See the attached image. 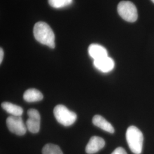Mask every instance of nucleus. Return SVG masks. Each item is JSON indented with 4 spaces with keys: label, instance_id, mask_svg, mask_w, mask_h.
<instances>
[{
    "label": "nucleus",
    "instance_id": "11",
    "mask_svg": "<svg viewBox=\"0 0 154 154\" xmlns=\"http://www.w3.org/2000/svg\"><path fill=\"white\" fill-rule=\"evenodd\" d=\"M43 98V94L35 88H29L23 94V99L28 102L40 101Z\"/></svg>",
    "mask_w": 154,
    "mask_h": 154
},
{
    "label": "nucleus",
    "instance_id": "3",
    "mask_svg": "<svg viewBox=\"0 0 154 154\" xmlns=\"http://www.w3.org/2000/svg\"><path fill=\"white\" fill-rule=\"evenodd\" d=\"M53 112L56 120L64 126H70L77 120V114L64 105L56 106Z\"/></svg>",
    "mask_w": 154,
    "mask_h": 154
},
{
    "label": "nucleus",
    "instance_id": "9",
    "mask_svg": "<svg viewBox=\"0 0 154 154\" xmlns=\"http://www.w3.org/2000/svg\"><path fill=\"white\" fill-rule=\"evenodd\" d=\"M89 55L94 60H99L108 56V52L103 46L99 44H91L88 47Z\"/></svg>",
    "mask_w": 154,
    "mask_h": 154
},
{
    "label": "nucleus",
    "instance_id": "4",
    "mask_svg": "<svg viewBox=\"0 0 154 154\" xmlns=\"http://www.w3.org/2000/svg\"><path fill=\"white\" fill-rule=\"evenodd\" d=\"M119 16L127 22H135L138 19V11L135 5L130 1H123L118 5Z\"/></svg>",
    "mask_w": 154,
    "mask_h": 154
},
{
    "label": "nucleus",
    "instance_id": "15",
    "mask_svg": "<svg viewBox=\"0 0 154 154\" xmlns=\"http://www.w3.org/2000/svg\"><path fill=\"white\" fill-rule=\"evenodd\" d=\"M111 154H127L125 149L122 147H118L112 152Z\"/></svg>",
    "mask_w": 154,
    "mask_h": 154
},
{
    "label": "nucleus",
    "instance_id": "17",
    "mask_svg": "<svg viewBox=\"0 0 154 154\" xmlns=\"http://www.w3.org/2000/svg\"><path fill=\"white\" fill-rule=\"evenodd\" d=\"M151 1H152V2L154 3V0H151Z\"/></svg>",
    "mask_w": 154,
    "mask_h": 154
},
{
    "label": "nucleus",
    "instance_id": "6",
    "mask_svg": "<svg viewBox=\"0 0 154 154\" xmlns=\"http://www.w3.org/2000/svg\"><path fill=\"white\" fill-rule=\"evenodd\" d=\"M28 116L29 118L26 122L27 129L33 134L38 132L41 121V116L38 111L33 109H30L28 111Z\"/></svg>",
    "mask_w": 154,
    "mask_h": 154
},
{
    "label": "nucleus",
    "instance_id": "13",
    "mask_svg": "<svg viewBox=\"0 0 154 154\" xmlns=\"http://www.w3.org/2000/svg\"><path fill=\"white\" fill-rule=\"evenodd\" d=\"M42 154H63L60 147L53 144H47L42 149Z\"/></svg>",
    "mask_w": 154,
    "mask_h": 154
},
{
    "label": "nucleus",
    "instance_id": "10",
    "mask_svg": "<svg viewBox=\"0 0 154 154\" xmlns=\"http://www.w3.org/2000/svg\"><path fill=\"white\" fill-rule=\"evenodd\" d=\"M93 123L95 126L99 127L106 132H110L111 134L114 132V128L113 126L102 116L99 115L94 116L93 118Z\"/></svg>",
    "mask_w": 154,
    "mask_h": 154
},
{
    "label": "nucleus",
    "instance_id": "5",
    "mask_svg": "<svg viewBox=\"0 0 154 154\" xmlns=\"http://www.w3.org/2000/svg\"><path fill=\"white\" fill-rule=\"evenodd\" d=\"M6 125L11 132L17 135H23L26 132L27 127L21 116H9L6 119Z\"/></svg>",
    "mask_w": 154,
    "mask_h": 154
},
{
    "label": "nucleus",
    "instance_id": "16",
    "mask_svg": "<svg viewBox=\"0 0 154 154\" xmlns=\"http://www.w3.org/2000/svg\"><path fill=\"white\" fill-rule=\"evenodd\" d=\"M4 58V51L2 48L0 49V63H1Z\"/></svg>",
    "mask_w": 154,
    "mask_h": 154
},
{
    "label": "nucleus",
    "instance_id": "12",
    "mask_svg": "<svg viewBox=\"0 0 154 154\" xmlns=\"http://www.w3.org/2000/svg\"><path fill=\"white\" fill-rule=\"evenodd\" d=\"M1 106L7 112L11 114L12 116H21L23 114V110L22 107L10 102H3L1 104Z\"/></svg>",
    "mask_w": 154,
    "mask_h": 154
},
{
    "label": "nucleus",
    "instance_id": "1",
    "mask_svg": "<svg viewBox=\"0 0 154 154\" xmlns=\"http://www.w3.org/2000/svg\"><path fill=\"white\" fill-rule=\"evenodd\" d=\"M35 39L41 44L46 45L51 49L55 48V35L51 28L46 22H37L33 29Z\"/></svg>",
    "mask_w": 154,
    "mask_h": 154
},
{
    "label": "nucleus",
    "instance_id": "8",
    "mask_svg": "<svg viewBox=\"0 0 154 154\" xmlns=\"http://www.w3.org/2000/svg\"><path fill=\"white\" fill-rule=\"evenodd\" d=\"M105 146V142L103 138L94 136L90 138L85 150L87 154H95L103 149Z\"/></svg>",
    "mask_w": 154,
    "mask_h": 154
},
{
    "label": "nucleus",
    "instance_id": "2",
    "mask_svg": "<svg viewBox=\"0 0 154 154\" xmlns=\"http://www.w3.org/2000/svg\"><path fill=\"white\" fill-rule=\"evenodd\" d=\"M126 140L129 148L134 154H140L143 149V135L137 127L131 126L127 130Z\"/></svg>",
    "mask_w": 154,
    "mask_h": 154
},
{
    "label": "nucleus",
    "instance_id": "14",
    "mask_svg": "<svg viewBox=\"0 0 154 154\" xmlns=\"http://www.w3.org/2000/svg\"><path fill=\"white\" fill-rule=\"evenodd\" d=\"M48 2L51 7L60 9L71 5L72 0H48Z\"/></svg>",
    "mask_w": 154,
    "mask_h": 154
},
{
    "label": "nucleus",
    "instance_id": "7",
    "mask_svg": "<svg viewBox=\"0 0 154 154\" xmlns=\"http://www.w3.org/2000/svg\"><path fill=\"white\" fill-rule=\"evenodd\" d=\"M93 64L96 69L103 72H111L115 66L114 60L108 56L99 60H94Z\"/></svg>",
    "mask_w": 154,
    "mask_h": 154
}]
</instances>
